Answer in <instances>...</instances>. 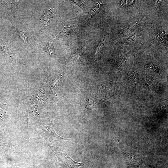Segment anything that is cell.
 <instances>
[{
	"label": "cell",
	"mask_w": 168,
	"mask_h": 168,
	"mask_svg": "<svg viewBox=\"0 0 168 168\" xmlns=\"http://www.w3.org/2000/svg\"><path fill=\"white\" fill-rule=\"evenodd\" d=\"M146 65V67L147 68H148V69H151L154 71V72L158 73L159 74V68L158 67L152 64Z\"/></svg>",
	"instance_id": "obj_8"
},
{
	"label": "cell",
	"mask_w": 168,
	"mask_h": 168,
	"mask_svg": "<svg viewBox=\"0 0 168 168\" xmlns=\"http://www.w3.org/2000/svg\"><path fill=\"white\" fill-rule=\"evenodd\" d=\"M60 165L63 168H74L79 167L85 168L86 162H78L73 160L69 156L64 149L57 148H54Z\"/></svg>",
	"instance_id": "obj_1"
},
{
	"label": "cell",
	"mask_w": 168,
	"mask_h": 168,
	"mask_svg": "<svg viewBox=\"0 0 168 168\" xmlns=\"http://www.w3.org/2000/svg\"><path fill=\"white\" fill-rule=\"evenodd\" d=\"M46 48L47 51L51 55L53 54L54 51V47L51 43H48L46 45Z\"/></svg>",
	"instance_id": "obj_7"
},
{
	"label": "cell",
	"mask_w": 168,
	"mask_h": 168,
	"mask_svg": "<svg viewBox=\"0 0 168 168\" xmlns=\"http://www.w3.org/2000/svg\"><path fill=\"white\" fill-rule=\"evenodd\" d=\"M0 49L8 56H10L12 54L9 43L1 40H0Z\"/></svg>",
	"instance_id": "obj_3"
},
{
	"label": "cell",
	"mask_w": 168,
	"mask_h": 168,
	"mask_svg": "<svg viewBox=\"0 0 168 168\" xmlns=\"http://www.w3.org/2000/svg\"><path fill=\"white\" fill-rule=\"evenodd\" d=\"M19 33L21 37L24 41L25 43H27V34L26 33L23 32L22 31H19Z\"/></svg>",
	"instance_id": "obj_10"
},
{
	"label": "cell",
	"mask_w": 168,
	"mask_h": 168,
	"mask_svg": "<svg viewBox=\"0 0 168 168\" xmlns=\"http://www.w3.org/2000/svg\"><path fill=\"white\" fill-rule=\"evenodd\" d=\"M134 1H122V6L124 7H127L133 4Z\"/></svg>",
	"instance_id": "obj_9"
},
{
	"label": "cell",
	"mask_w": 168,
	"mask_h": 168,
	"mask_svg": "<svg viewBox=\"0 0 168 168\" xmlns=\"http://www.w3.org/2000/svg\"><path fill=\"white\" fill-rule=\"evenodd\" d=\"M132 80L135 83H137L138 79L137 72L135 69L133 72V75L132 76Z\"/></svg>",
	"instance_id": "obj_11"
},
{
	"label": "cell",
	"mask_w": 168,
	"mask_h": 168,
	"mask_svg": "<svg viewBox=\"0 0 168 168\" xmlns=\"http://www.w3.org/2000/svg\"><path fill=\"white\" fill-rule=\"evenodd\" d=\"M71 1V3H72L73 4H76L78 6H79L80 8L82 9L84 8V6H85V5H84L83 3H82V2H81L80 1Z\"/></svg>",
	"instance_id": "obj_12"
},
{
	"label": "cell",
	"mask_w": 168,
	"mask_h": 168,
	"mask_svg": "<svg viewBox=\"0 0 168 168\" xmlns=\"http://www.w3.org/2000/svg\"><path fill=\"white\" fill-rule=\"evenodd\" d=\"M155 33L159 43L164 46H167L168 36L161 26L157 27L155 31Z\"/></svg>",
	"instance_id": "obj_2"
},
{
	"label": "cell",
	"mask_w": 168,
	"mask_h": 168,
	"mask_svg": "<svg viewBox=\"0 0 168 168\" xmlns=\"http://www.w3.org/2000/svg\"><path fill=\"white\" fill-rule=\"evenodd\" d=\"M152 79L149 77L144 78L143 80V85L145 87H148L152 83Z\"/></svg>",
	"instance_id": "obj_6"
},
{
	"label": "cell",
	"mask_w": 168,
	"mask_h": 168,
	"mask_svg": "<svg viewBox=\"0 0 168 168\" xmlns=\"http://www.w3.org/2000/svg\"><path fill=\"white\" fill-rule=\"evenodd\" d=\"M140 41V36L136 34L126 40L124 44L127 45H134L137 44Z\"/></svg>",
	"instance_id": "obj_4"
},
{
	"label": "cell",
	"mask_w": 168,
	"mask_h": 168,
	"mask_svg": "<svg viewBox=\"0 0 168 168\" xmlns=\"http://www.w3.org/2000/svg\"><path fill=\"white\" fill-rule=\"evenodd\" d=\"M102 4L99 2H96L91 10L90 14V16L91 17L93 15L95 14L100 9L102 6Z\"/></svg>",
	"instance_id": "obj_5"
},
{
	"label": "cell",
	"mask_w": 168,
	"mask_h": 168,
	"mask_svg": "<svg viewBox=\"0 0 168 168\" xmlns=\"http://www.w3.org/2000/svg\"><path fill=\"white\" fill-rule=\"evenodd\" d=\"M162 1H154L155 6L157 8H159L161 6Z\"/></svg>",
	"instance_id": "obj_13"
}]
</instances>
